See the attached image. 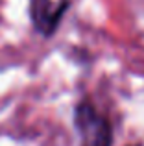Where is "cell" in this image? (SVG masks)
<instances>
[{"mask_svg":"<svg viewBox=\"0 0 144 146\" xmlns=\"http://www.w3.org/2000/svg\"><path fill=\"white\" fill-rule=\"evenodd\" d=\"M70 0H30V21L37 33L50 37L55 33Z\"/></svg>","mask_w":144,"mask_h":146,"instance_id":"2","label":"cell"},{"mask_svg":"<svg viewBox=\"0 0 144 146\" xmlns=\"http://www.w3.org/2000/svg\"><path fill=\"white\" fill-rule=\"evenodd\" d=\"M74 126L81 146H111L113 129L109 120L90 102H81L74 109Z\"/></svg>","mask_w":144,"mask_h":146,"instance_id":"1","label":"cell"}]
</instances>
